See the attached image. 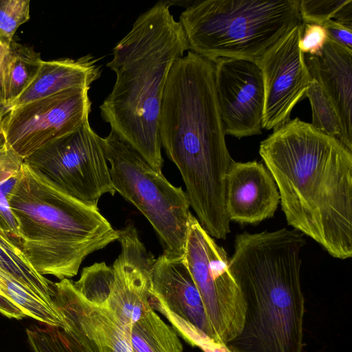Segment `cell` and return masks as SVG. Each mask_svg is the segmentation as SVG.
<instances>
[{"mask_svg": "<svg viewBox=\"0 0 352 352\" xmlns=\"http://www.w3.org/2000/svg\"><path fill=\"white\" fill-rule=\"evenodd\" d=\"M17 221L20 248L41 275L75 276L84 259L118 241L98 208L63 192L23 163L8 195Z\"/></svg>", "mask_w": 352, "mask_h": 352, "instance_id": "cell-5", "label": "cell"}, {"mask_svg": "<svg viewBox=\"0 0 352 352\" xmlns=\"http://www.w3.org/2000/svg\"><path fill=\"white\" fill-rule=\"evenodd\" d=\"M52 289L56 309L81 330L94 352H131L128 326L104 302L87 299L69 278L53 283Z\"/></svg>", "mask_w": 352, "mask_h": 352, "instance_id": "cell-13", "label": "cell"}, {"mask_svg": "<svg viewBox=\"0 0 352 352\" xmlns=\"http://www.w3.org/2000/svg\"><path fill=\"white\" fill-rule=\"evenodd\" d=\"M287 223L331 256H352V151L296 118L259 146Z\"/></svg>", "mask_w": 352, "mask_h": 352, "instance_id": "cell-1", "label": "cell"}, {"mask_svg": "<svg viewBox=\"0 0 352 352\" xmlns=\"http://www.w3.org/2000/svg\"><path fill=\"white\" fill-rule=\"evenodd\" d=\"M63 319V328L44 324L26 329L33 352H94L81 330L68 318Z\"/></svg>", "mask_w": 352, "mask_h": 352, "instance_id": "cell-21", "label": "cell"}, {"mask_svg": "<svg viewBox=\"0 0 352 352\" xmlns=\"http://www.w3.org/2000/svg\"><path fill=\"white\" fill-rule=\"evenodd\" d=\"M328 38L327 30L323 26L315 23H304L298 47L304 54L319 55Z\"/></svg>", "mask_w": 352, "mask_h": 352, "instance_id": "cell-27", "label": "cell"}, {"mask_svg": "<svg viewBox=\"0 0 352 352\" xmlns=\"http://www.w3.org/2000/svg\"><path fill=\"white\" fill-rule=\"evenodd\" d=\"M215 88L226 135L239 139L262 131L264 86L261 69L250 60L214 61Z\"/></svg>", "mask_w": 352, "mask_h": 352, "instance_id": "cell-12", "label": "cell"}, {"mask_svg": "<svg viewBox=\"0 0 352 352\" xmlns=\"http://www.w3.org/2000/svg\"><path fill=\"white\" fill-rule=\"evenodd\" d=\"M311 104L312 122L317 130L340 141V129L336 115L319 84L314 79L309 83L305 93Z\"/></svg>", "mask_w": 352, "mask_h": 352, "instance_id": "cell-23", "label": "cell"}, {"mask_svg": "<svg viewBox=\"0 0 352 352\" xmlns=\"http://www.w3.org/2000/svg\"><path fill=\"white\" fill-rule=\"evenodd\" d=\"M300 0L195 1L179 16L188 50L256 63L302 22Z\"/></svg>", "mask_w": 352, "mask_h": 352, "instance_id": "cell-6", "label": "cell"}, {"mask_svg": "<svg viewBox=\"0 0 352 352\" xmlns=\"http://www.w3.org/2000/svg\"><path fill=\"white\" fill-rule=\"evenodd\" d=\"M131 352H182L175 331L153 309L128 326Z\"/></svg>", "mask_w": 352, "mask_h": 352, "instance_id": "cell-20", "label": "cell"}, {"mask_svg": "<svg viewBox=\"0 0 352 352\" xmlns=\"http://www.w3.org/2000/svg\"><path fill=\"white\" fill-rule=\"evenodd\" d=\"M97 62V59L91 54L77 59L43 60L31 83L10 109L67 89H90V85L101 76V68Z\"/></svg>", "mask_w": 352, "mask_h": 352, "instance_id": "cell-17", "label": "cell"}, {"mask_svg": "<svg viewBox=\"0 0 352 352\" xmlns=\"http://www.w3.org/2000/svg\"><path fill=\"white\" fill-rule=\"evenodd\" d=\"M29 19V0H0V43L8 47L18 28Z\"/></svg>", "mask_w": 352, "mask_h": 352, "instance_id": "cell-24", "label": "cell"}, {"mask_svg": "<svg viewBox=\"0 0 352 352\" xmlns=\"http://www.w3.org/2000/svg\"><path fill=\"white\" fill-rule=\"evenodd\" d=\"M349 0H300L299 12L305 23L322 25L325 21L336 18L340 10Z\"/></svg>", "mask_w": 352, "mask_h": 352, "instance_id": "cell-25", "label": "cell"}, {"mask_svg": "<svg viewBox=\"0 0 352 352\" xmlns=\"http://www.w3.org/2000/svg\"><path fill=\"white\" fill-rule=\"evenodd\" d=\"M305 243L304 234L294 228L236 236L228 267L245 313L241 333L225 344L231 352H302L300 272Z\"/></svg>", "mask_w": 352, "mask_h": 352, "instance_id": "cell-3", "label": "cell"}, {"mask_svg": "<svg viewBox=\"0 0 352 352\" xmlns=\"http://www.w3.org/2000/svg\"><path fill=\"white\" fill-rule=\"evenodd\" d=\"M8 47H5L0 43V65L8 52Z\"/></svg>", "mask_w": 352, "mask_h": 352, "instance_id": "cell-33", "label": "cell"}, {"mask_svg": "<svg viewBox=\"0 0 352 352\" xmlns=\"http://www.w3.org/2000/svg\"><path fill=\"white\" fill-rule=\"evenodd\" d=\"M184 261L201 296L213 340L226 344L239 335L245 305L228 267L226 250L190 216Z\"/></svg>", "mask_w": 352, "mask_h": 352, "instance_id": "cell-9", "label": "cell"}, {"mask_svg": "<svg viewBox=\"0 0 352 352\" xmlns=\"http://www.w3.org/2000/svg\"><path fill=\"white\" fill-rule=\"evenodd\" d=\"M43 60L32 47L12 41L0 65V99L10 109L31 83Z\"/></svg>", "mask_w": 352, "mask_h": 352, "instance_id": "cell-18", "label": "cell"}, {"mask_svg": "<svg viewBox=\"0 0 352 352\" xmlns=\"http://www.w3.org/2000/svg\"><path fill=\"white\" fill-rule=\"evenodd\" d=\"M188 342L204 352H231L225 344L215 342L199 329L192 333Z\"/></svg>", "mask_w": 352, "mask_h": 352, "instance_id": "cell-30", "label": "cell"}, {"mask_svg": "<svg viewBox=\"0 0 352 352\" xmlns=\"http://www.w3.org/2000/svg\"><path fill=\"white\" fill-rule=\"evenodd\" d=\"M151 281L157 299L213 340L201 296L183 257L173 258L162 253L152 265Z\"/></svg>", "mask_w": 352, "mask_h": 352, "instance_id": "cell-16", "label": "cell"}, {"mask_svg": "<svg viewBox=\"0 0 352 352\" xmlns=\"http://www.w3.org/2000/svg\"><path fill=\"white\" fill-rule=\"evenodd\" d=\"M160 1L141 14L114 47L107 64L116 74L112 91L100 106L111 131L162 172L160 136L162 96L173 64L188 50L181 23Z\"/></svg>", "mask_w": 352, "mask_h": 352, "instance_id": "cell-4", "label": "cell"}, {"mask_svg": "<svg viewBox=\"0 0 352 352\" xmlns=\"http://www.w3.org/2000/svg\"><path fill=\"white\" fill-rule=\"evenodd\" d=\"M9 110L10 109L0 99V149L6 145L2 124L3 119Z\"/></svg>", "mask_w": 352, "mask_h": 352, "instance_id": "cell-32", "label": "cell"}, {"mask_svg": "<svg viewBox=\"0 0 352 352\" xmlns=\"http://www.w3.org/2000/svg\"><path fill=\"white\" fill-rule=\"evenodd\" d=\"M23 163L24 160L6 144L0 149V183L17 175Z\"/></svg>", "mask_w": 352, "mask_h": 352, "instance_id": "cell-28", "label": "cell"}, {"mask_svg": "<svg viewBox=\"0 0 352 352\" xmlns=\"http://www.w3.org/2000/svg\"><path fill=\"white\" fill-rule=\"evenodd\" d=\"M225 199L230 221L254 224L274 216L280 195L263 163L234 161L226 176Z\"/></svg>", "mask_w": 352, "mask_h": 352, "instance_id": "cell-14", "label": "cell"}, {"mask_svg": "<svg viewBox=\"0 0 352 352\" xmlns=\"http://www.w3.org/2000/svg\"><path fill=\"white\" fill-rule=\"evenodd\" d=\"M305 62L336 115L340 142L352 151V50L328 38L321 54H305Z\"/></svg>", "mask_w": 352, "mask_h": 352, "instance_id": "cell-15", "label": "cell"}, {"mask_svg": "<svg viewBox=\"0 0 352 352\" xmlns=\"http://www.w3.org/2000/svg\"><path fill=\"white\" fill-rule=\"evenodd\" d=\"M0 268L47 305L52 300V282L30 265L19 245L0 231Z\"/></svg>", "mask_w": 352, "mask_h": 352, "instance_id": "cell-19", "label": "cell"}, {"mask_svg": "<svg viewBox=\"0 0 352 352\" xmlns=\"http://www.w3.org/2000/svg\"><path fill=\"white\" fill-rule=\"evenodd\" d=\"M0 314L8 318L21 320L24 312L0 291Z\"/></svg>", "mask_w": 352, "mask_h": 352, "instance_id": "cell-31", "label": "cell"}, {"mask_svg": "<svg viewBox=\"0 0 352 352\" xmlns=\"http://www.w3.org/2000/svg\"><path fill=\"white\" fill-rule=\"evenodd\" d=\"M327 30L328 38L333 42L352 50V29L329 19L322 25Z\"/></svg>", "mask_w": 352, "mask_h": 352, "instance_id": "cell-29", "label": "cell"}, {"mask_svg": "<svg viewBox=\"0 0 352 352\" xmlns=\"http://www.w3.org/2000/svg\"><path fill=\"white\" fill-rule=\"evenodd\" d=\"M102 145L113 188L148 219L169 257L182 258L190 218L188 198L111 131Z\"/></svg>", "mask_w": 352, "mask_h": 352, "instance_id": "cell-7", "label": "cell"}, {"mask_svg": "<svg viewBox=\"0 0 352 352\" xmlns=\"http://www.w3.org/2000/svg\"><path fill=\"white\" fill-rule=\"evenodd\" d=\"M0 291L25 314L43 324L63 328L61 314L56 307L43 301L0 268Z\"/></svg>", "mask_w": 352, "mask_h": 352, "instance_id": "cell-22", "label": "cell"}, {"mask_svg": "<svg viewBox=\"0 0 352 352\" xmlns=\"http://www.w3.org/2000/svg\"><path fill=\"white\" fill-rule=\"evenodd\" d=\"M159 129L162 147L180 172L199 222L212 238L226 239L230 232L226 180L234 160L226 143L212 60L188 50L173 64Z\"/></svg>", "mask_w": 352, "mask_h": 352, "instance_id": "cell-2", "label": "cell"}, {"mask_svg": "<svg viewBox=\"0 0 352 352\" xmlns=\"http://www.w3.org/2000/svg\"><path fill=\"white\" fill-rule=\"evenodd\" d=\"M304 23L294 27L255 63L264 86L262 128L276 130L288 122L297 103L305 97L311 78L298 47Z\"/></svg>", "mask_w": 352, "mask_h": 352, "instance_id": "cell-11", "label": "cell"}, {"mask_svg": "<svg viewBox=\"0 0 352 352\" xmlns=\"http://www.w3.org/2000/svg\"><path fill=\"white\" fill-rule=\"evenodd\" d=\"M87 88L71 89L11 108L3 121L6 144L23 160L89 121Z\"/></svg>", "mask_w": 352, "mask_h": 352, "instance_id": "cell-10", "label": "cell"}, {"mask_svg": "<svg viewBox=\"0 0 352 352\" xmlns=\"http://www.w3.org/2000/svg\"><path fill=\"white\" fill-rule=\"evenodd\" d=\"M19 174V173L0 183V231L19 245V226L8 201V195L14 187Z\"/></svg>", "mask_w": 352, "mask_h": 352, "instance_id": "cell-26", "label": "cell"}, {"mask_svg": "<svg viewBox=\"0 0 352 352\" xmlns=\"http://www.w3.org/2000/svg\"><path fill=\"white\" fill-rule=\"evenodd\" d=\"M24 163L63 192L92 208H98L104 194L116 192L102 138L89 121L44 145Z\"/></svg>", "mask_w": 352, "mask_h": 352, "instance_id": "cell-8", "label": "cell"}]
</instances>
